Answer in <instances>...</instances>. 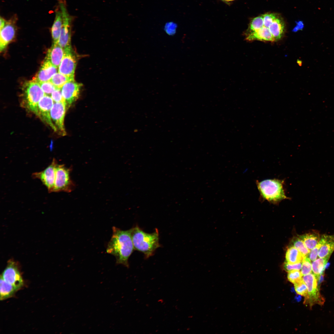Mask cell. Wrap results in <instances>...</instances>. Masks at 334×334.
<instances>
[{
	"instance_id": "6da1fadb",
	"label": "cell",
	"mask_w": 334,
	"mask_h": 334,
	"mask_svg": "<svg viewBox=\"0 0 334 334\" xmlns=\"http://www.w3.org/2000/svg\"><path fill=\"white\" fill-rule=\"evenodd\" d=\"M106 249L107 253L113 255L117 265L121 264L129 268V258L135 249L131 229L123 230L115 226Z\"/></svg>"
},
{
	"instance_id": "7a4b0ae2",
	"label": "cell",
	"mask_w": 334,
	"mask_h": 334,
	"mask_svg": "<svg viewBox=\"0 0 334 334\" xmlns=\"http://www.w3.org/2000/svg\"><path fill=\"white\" fill-rule=\"evenodd\" d=\"M134 249L143 253L146 258L151 256L160 245L159 233L156 229L152 233H146L138 226L131 229Z\"/></svg>"
},
{
	"instance_id": "3957f363",
	"label": "cell",
	"mask_w": 334,
	"mask_h": 334,
	"mask_svg": "<svg viewBox=\"0 0 334 334\" xmlns=\"http://www.w3.org/2000/svg\"><path fill=\"white\" fill-rule=\"evenodd\" d=\"M256 184L263 199L274 203L289 199L285 192L284 181L277 179H268L259 182Z\"/></svg>"
},
{
	"instance_id": "277c9868",
	"label": "cell",
	"mask_w": 334,
	"mask_h": 334,
	"mask_svg": "<svg viewBox=\"0 0 334 334\" xmlns=\"http://www.w3.org/2000/svg\"><path fill=\"white\" fill-rule=\"evenodd\" d=\"M45 95L38 83L32 80L28 81L23 86L21 105L36 115L38 103Z\"/></svg>"
},
{
	"instance_id": "5b68a950",
	"label": "cell",
	"mask_w": 334,
	"mask_h": 334,
	"mask_svg": "<svg viewBox=\"0 0 334 334\" xmlns=\"http://www.w3.org/2000/svg\"><path fill=\"white\" fill-rule=\"evenodd\" d=\"M59 4V8L62 15L63 24L58 44L63 49L65 53H66L72 51L71 41V25L72 17L69 14L64 2L60 1Z\"/></svg>"
},
{
	"instance_id": "8992f818",
	"label": "cell",
	"mask_w": 334,
	"mask_h": 334,
	"mask_svg": "<svg viewBox=\"0 0 334 334\" xmlns=\"http://www.w3.org/2000/svg\"><path fill=\"white\" fill-rule=\"evenodd\" d=\"M71 170V168H67L63 164L58 165L53 192L70 193L74 190L75 185L70 177Z\"/></svg>"
},
{
	"instance_id": "52a82bcc",
	"label": "cell",
	"mask_w": 334,
	"mask_h": 334,
	"mask_svg": "<svg viewBox=\"0 0 334 334\" xmlns=\"http://www.w3.org/2000/svg\"><path fill=\"white\" fill-rule=\"evenodd\" d=\"M302 279L306 284L308 294L305 298L304 303L311 307L315 304L323 305L325 299L321 294L318 286V280L314 274L311 273L304 276Z\"/></svg>"
},
{
	"instance_id": "ba28073f",
	"label": "cell",
	"mask_w": 334,
	"mask_h": 334,
	"mask_svg": "<svg viewBox=\"0 0 334 334\" xmlns=\"http://www.w3.org/2000/svg\"><path fill=\"white\" fill-rule=\"evenodd\" d=\"M1 276L5 281L13 286L18 290L24 285L18 263L13 259L8 261L7 266Z\"/></svg>"
},
{
	"instance_id": "9c48e42d",
	"label": "cell",
	"mask_w": 334,
	"mask_h": 334,
	"mask_svg": "<svg viewBox=\"0 0 334 334\" xmlns=\"http://www.w3.org/2000/svg\"><path fill=\"white\" fill-rule=\"evenodd\" d=\"M58 164L57 161L54 158L50 164L45 169L40 172L33 173L32 175L33 178L39 179L46 187L49 193L53 192L56 168Z\"/></svg>"
},
{
	"instance_id": "30bf717a",
	"label": "cell",
	"mask_w": 334,
	"mask_h": 334,
	"mask_svg": "<svg viewBox=\"0 0 334 334\" xmlns=\"http://www.w3.org/2000/svg\"><path fill=\"white\" fill-rule=\"evenodd\" d=\"M66 105L65 101L54 102L50 111L51 120L56 127L57 131L62 136L66 135L64 120L66 111Z\"/></svg>"
},
{
	"instance_id": "8fae6325",
	"label": "cell",
	"mask_w": 334,
	"mask_h": 334,
	"mask_svg": "<svg viewBox=\"0 0 334 334\" xmlns=\"http://www.w3.org/2000/svg\"><path fill=\"white\" fill-rule=\"evenodd\" d=\"M53 104L54 101L51 96L45 95L38 103L36 115L54 131L57 132L56 128L52 122L50 116V111Z\"/></svg>"
},
{
	"instance_id": "7c38bea8",
	"label": "cell",
	"mask_w": 334,
	"mask_h": 334,
	"mask_svg": "<svg viewBox=\"0 0 334 334\" xmlns=\"http://www.w3.org/2000/svg\"><path fill=\"white\" fill-rule=\"evenodd\" d=\"M82 84L75 81H68L61 88L62 93L68 109L79 98Z\"/></svg>"
},
{
	"instance_id": "4fadbf2b",
	"label": "cell",
	"mask_w": 334,
	"mask_h": 334,
	"mask_svg": "<svg viewBox=\"0 0 334 334\" xmlns=\"http://www.w3.org/2000/svg\"><path fill=\"white\" fill-rule=\"evenodd\" d=\"M15 16L7 21L4 27L0 30V50L3 51L14 38L16 31Z\"/></svg>"
},
{
	"instance_id": "5bb4252c",
	"label": "cell",
	"mask_w": 334,
	"mask_h": 334,
	"mask_svg": "<svg viewBox=\"0 0 334 334\" xmlns=\"http://www.w3.org/2000/svg\"><path fill=\"white\" fill-rule=\"evenodd\" d=\"M76 60L72 51L65 53L58 68V72L66 76L74 77Z\"/></svg>"
},
{
	"instance_id": "9a60e30c",
	"label": "cell",
	"mask_w": 334,
	"mask_h": 334,
	"mask_svg": "<svg viewBox=\"0 0 334 334\" xmlns=\"http://www.w3.org/2000/svg\"><path fill=\"white\" fill-rule=\"evenodd\" d=\"M58 69L49 61L45 59L40 69L32 80L38 83L49 81L57 73Z\"/></svg>"
},
{
	"instance_id": "2e32d148",
	"label": "cell",
	"mask_w": 334,
	"mask_h": 334,
	"mask_svg": "<svg viewBox=\"0 0 334 334\" xmlns=\"http://www.w3.org/2000/svg\"><path fill=\"white\" fill-rule=\"evenodd\" d=\"M320 241L322 243V246L319 251L318 257L329 259L334 251V234L322 235Z\"/></svg>"
},
{
	"instance_id": "e0dca14e",
	"label": "cell",
	"mask_w": 334,
	"mask_h": 334,
	"mask_svg": "<svg viewBox=\"0 0 334 334\" xmlns=\"http://www.w3.org/2000/svg\"><path fill=\"white\" fill-rule=\"evenodd\" d=\"M65 54L64 50L58 43H53L48 50L45 59L58 68Z\"/></svg>"
},
{
	"instance_id": "ac0fdd59",
	"label": "cell",
	"mask_w": 334,
	"mask_h": 334,
	"mask_svg": "<svg viewBox=\"0 0 334 334\" xmlns=\"http://www.w3.org/2000/svg\"><path fill=\"white\" fill-rule=\"evenodd\" d=\"M63 24L62 15L59 8L55 11L54 20L51 28L53 43H58Z\"/></svg>"
},
{
	"instance_id": "d6986e66",
	"label": "cell",
	"mask_w": 334,
	"mask_h": 334,
	"mask_svg": "<svg viewBox=\"0 0 334 334\" xmlns=\"http://www.w3.org/2000/svg\"><path fill=\"white\" fill-rule=\"evenodd\" d=\"M321 237L319 232L314 230L301 236L299 238L303 241L307 248L311 250L318 244Z\"/></svg>"
},
{
	"instance_id": "ffe728a7",
	"label": "cell",
	"mask_w": 334,
	"mask_h": 334,
	"mask_svg": "<svg viewBox=\"0 0 334 334\" xmlns=\"http://www.w3.org/2000/svg\"><path fill=\"white\" fill-rule=\"evenodd\" d=\"M0 277V299L2 300L12 297L18 290L5 281L1 276Z\"/></svg>"
},
{
	"instance_id": "44dd1931",
	"label": "cell",
	"mask_w": 334,
	"mask_h": 334,
	"mask_svg": "<svg viewBox=\"0 0 334 334\" xmlns=\"http://www.w3.org/2000/svg\"><path fill=\"white\" fill-rule=\"evenodd\" d=\"M304 256L293 246L289 247L287 250L285 255L287 262L290 263H295L302 262Z\"/></svg>"
},
{
	"instance_id": "7402d4cb",
	"label": "cell",
	"mask_w": 334,
	"mask_h": 334,
	"mask_svg": "<svg viewBox=\"0 0 334 334\" xmlns=\"http://www.w3.org/2000/svg\"><path fill=\"white\" fill-rule=\"evenodd\" d=\"M329 259L319 258L313 261L312 264V270L318 280L322 275L326 267V265Z\"/></svg>"
},
{
	"instance_id": "603a6c76",
	"label": "cell",
	"mask_w": 334,
	"mask_h": 334,
	"mask_svg": "<svg viewBox=\"0 0 334 334\" xmlns=\"http://www.w3.org/2000/svg\"><path fill=\"white\" fill-rule=\"evenodd\" d=\"M74 79V77H68L58 72L52 76L49 81L56 88H60L68 81Z\"/></svg>"
},
{
	"instance_id": "cb8c5ba5",
	"label": "cell",
	"mask_w": 334,
	"mask_h": 334,
	"mask_svg": "<svg viewBox=\"0 0 334 334\" xmlns=\"http://www.w3.org/2000/svg\"><path fill=\"white\" fill-rule=\"evenodd\" d=\"M293 246L304 256H307L310 250L307 248L303 241L300 238L295 239L293 242Z\"/></svg>"
},
{
	"instance_id": "d4e9b609",
	"label": "cell",
	"mask_w": 334,
	"mask_h": 334,
	"mask_svg": "<svg viewBox=\"0 0 334 334\" xmlns=\"http://www.w3.org/2000/svg\"><path fill=\"white\" fill-rule=\"evenodd\" d=\"M301 272L299 270H293L289 272L287 278L290 282L295 284L303 280Z\"/></svg>"
},
{
	"instance_id": "484cf974",
	"label": "cell",
	"mask_w": 334,
	"mask_h": 334,
	"mask_svg": "<svg viewBox=\"0 0 334 334\" xmlns=\"http://www.w3.org/2000/svg\"><path fill=\"white\" fill-rule=\"evenodd\" d=\"M45 95L51 96L52 92L56 88L49 81L38 83Z\"/></svg>"
},
{
	"instance_id": "4316f807",
	"label": "cell",
	"mask_w": 334,
	"mask_h": 334,
	"mask_svg": "<svg viewBox=\"0 0 334 334\" xmlns=\"http://www.w3.org/2000/svg\"><path fill=\"white\" fill-rule=\"evenodd\" d=\"M310 260L307 256L305 257L302 260L301 272L303 276L311 273L312 264Z\"/></svg>"
},
{
	"instance_id": "83f0119b",
	"label": "cell",
	"mask_w": 334,
	"mask_h": 334,
	"mask_svg": "<svg viewBox=\"0 0 334 334\" xmlns=\"http://www.w3.org/2000/svg\"><path fill=\"white\" fill-rule=\"evenodd\" d=\"M294 289L296 293L300 295L306 297L307 296V287L302 280L301 281L294 284Z\"/></svg>"
},
{
	"instance_id": "f1b7e54d",
	"label": "cell",
	"mask_w": 334,
	"mask_h": 334,
	"mask_svg": "<svg viewBox=\"0 0 334 334\" xmlns=\"http://www.w3.org/2000/svg\"><path fill=\"white\" fill-rule=\"evenodd\" d=\"M51 97L54 102L65 101L62 96L61 88H56L52 93Z\"/></svg>"
},
{
	"instance_id": "f546056e",
	"label": "cell",
	"mask_w": 334,
	"mask_h": 334,
	"mask_svg": "<svg viewBox=\"0 0 334 334\" xmlns=\"http://www.w3.org/2000/svg\"><path fill=\"white\" fill-rule=\"evenodd\" d=\"M302 267V262L295 263H290L286 262L284 265L285 270L287 272H289L293 270H299Z\"/></svg>"
},
{
	"instance_id": "4dcf8cb0",
	"label": "cell",
	"mask_w": 334,
	"mask_h": 334,
	"mask_svg": "<svg viewBox=\"0 0 334 334\" xmlns=\"http://www.w3.org/2000/svg\"><path fill=\"white\" fill-rule=\"evenodd\" d=\"M321 246L322 243L319 241L316 246L310 250L308 255L310 260L313 261L316 259L318 256L319 251Z\"/></svg>"
},
{
	"instance_id": "1f68e13d",
	"label": "cell",
	"mask_w": 334,
	"mask_h": 334,
	"mask_svg": "<svg viewBox=\"0 0 334 334\" xmlns=\"http://www.w3.org/2000/svg\"><path fill=\"white\" fill-rule=\"evenodd\" d=\"M296 25L293 29V31L296 32L299 30H302L304 26L303 22L301 21H298L296 22Z\"/></svg>"
},
{
	"instance_id": "d6a6232c",
	"label": "cell",
	"mask_w": 334,
	"mask_h": 334,
	"mask_svg": "<svg viewBox=\"0 0 334 334\" xmlns=\"http://www.w3.org/2000/svg\"><path fill=\"white\" fill-rule=\"evenodd\" d=\"M0 30H1L5 25V24L6 23L7 20H6L3 18L2 17H0Z\"/></svg>"
},
{
	"instance_id": "836d02e7",
	"label": "cell",
	"mask_w": 334,
	"mask_h": 334,
	"mask_svg": "<svg viewBox=\"0 0 334 334\" xmlns=\"http://www.w3.org/2000/svg\"><path fill=\"white\" fill-rule=\"evenodd\" d=\"M295 299L297 301H299L301 299V297L300 296H297L295 297Z\"/></svg>"
},
{
	"instance_id": "e575fe53",
	"label": "cell",
	"mask_w": 334,
	"mask_h": 334,
	"mask_svg": "<svg viewBox=\"0 0 334 334\" xmlns=\"http://www.w3.org/2000/svg\"><path fill=\"white\" fill-rule=\"evenodd\" d=\"M222 0L225 1H227V2H229V1H233L234 0Z\"/></svg>"
}]
</instances>
